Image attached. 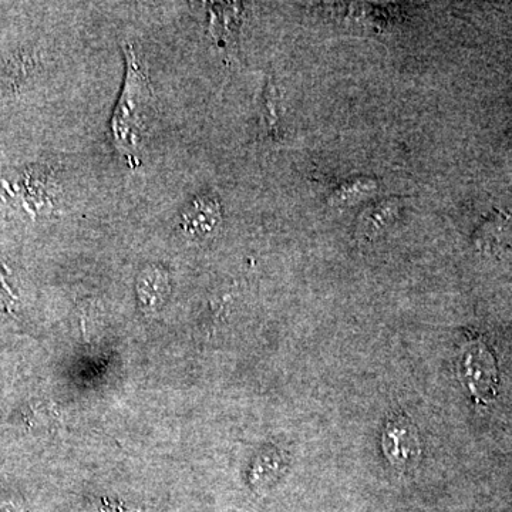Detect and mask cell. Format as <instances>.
<instances>
[{
    "mask_svg": "<svg viewBox=\"0 0 512 512\" xmlns=\"http://www.w3.org/2000/svg\"><path fill=\"white\" fill-rule=\"evenodd\" d=\"M127 74L123 94L111 121L114 144L131 165L140 164V151L150 127L153 92L146 64L136 47H126Z\"/></svg>",
    "mask_w": 512,
    "mask_h": 512,
    "instance_id": "1",
    "label": "cell"
},
{
    "mask_svg": "<svg viewBox=\"0 0 512 512\" xmlns=\"http://www.w3.org/2000/svg\"><path fill=\"white\" fill-rule=\"evenodd\" d=\"M464 375L474 396L484 397L494 393L497 377L493 357L481 343L470 346L464 355Z\"/></svg>",
    "mask_w": 512,
    "mask_h": 512,
    "instance_id": "2",
    "label": "cell"
},
{
    "mask_svg": "<svg viewBox=\"0 0 512 512\" xmlns=\"http://www.w3.org/2000/svg\"><path fill=\"white\" fill-rule=\"evenodd\" d=\"M384 453L396 466H412L420 456V443L416 430L409 424L393 423L383 437Z\"/></svg>",
    "mask_w": 512,
    "mask_h": 512,
    "instance_id": "3",
    "label": "cell"
},
{
    "mask_svg": "<svg viewBox=\"0 0 512 512\" xmlns=\"http://www.w3.org/2000/svg\"><path fill=\"white\" fill-rule=\"evenodd\" d=\"M220 224V207L211 198H198L183 215V228L192 237H207Z\"/></svg>",
    "mask_w": 512,
    "mask_h": 512,
    "instance_id": "4",
    "label": "cell"
}]
</instances>
